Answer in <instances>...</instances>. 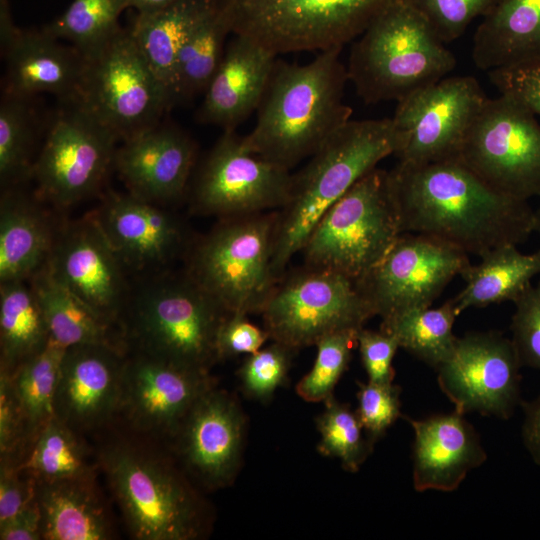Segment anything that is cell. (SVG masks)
Returning <instances> with one entry per match:
<instances>
[{
  "instance_id": "cell-1",
  "label": "cell",
  "mask_w": 540,
  "mask_h": 540,
  "mask_svg": "<svg viewBox=\"0 0 540 540\" xmlns=\"http://www.w3.org/2000/svg\"><path fill=\"white\" fill-rule=\"evenodd\" d=\"M389 176L402 233L432 236L479 257L534 233L528 201L498 192L458 160L398 162Z\"/></svg>"
},
{
  "instance_id": "cell-2",
  "label": "cell",
  "mask_w": 540,
  "mask_h": 540,
  "mask_svg": "<svg viewBox=\"0 0 540 540\" xmlns=\"http://www.w3.org/2000/svg\"><path fill=\"white\" fill-rule=\"evenodd\" d=\"M341 51L319 52L303 65L276 59L255 126L243 136L248 151L290 170L350 120Z\"/></svg>"
},
{
  "instance_id": "cell-3",
  "label": "cell",
  "mask_w": 540,
  "mask_h": 540,
  "mask_svg": "<svg viewBox=\"0 0 540 540\" xmlns=\"http://www.w3.org/2000/svg\"><path fill=\"white\" fill-rule=\"evenodd\" d=\"M398 147L391 118L350 119L293 174L289 199L275 218L272 271L277 281L327 210Z\"/></svg>"
},
{
  "instance_id": "cell-4",
  "label": "cell",
  "mask_w": 540,
  "mask_h": 540,
  "mask_svg": "<svg viewBox=\"0 0 540 540\" xmlns=\"http://www.w3.org/2000/svg\"><path fill=\"white\" fill-rule=\"evenodd\" d=\"M453 53L408 0H388L353 43L346 66L368 104L400 101L448 76Z\"/></svg>"
},
{
  "instance_id": "cell-5",
  "label": "cell",
  "mask_w": 540,
  "mask_h": 540,
  "mask_svg": "<svg viewBox=\"0 0 540 540\" xmlns=\"http://www.w3.org/2000/svg\"><path fill=\"white\" fill-rule=\"evenodd\" d=\"M99 464L134 538L194 540L204 534V502L172 462L121 441L101 451Z\"/></svg>"
},
{
  "instance_id": "cell-6",
  "label": "cell",
  "mask_w": 540,
  "mask_h": 540,
  "mask_svg": "<svg viewBox=\"0 0 540 540\" xmlns=\"http://www.w3.org/2000/svg\"><path fill=\"white\" fill-rule=\"evenodd\" d=\"M388 0H213L231 35L275 55L342 49Z\"/></svg>"
},
{
  "instance_id": "cell-7",
  "label": "cell",
  "mask_w": 540,
  "mask_h": 540,
  "mask_svg": "<svg viewBox=\"0 0 540 540\" xmlns=\"http://www.w3.org/2000/svg\"><path fill=\"white\" fill-rule=\"evenodd\" d=\"M401 234L389 171L376 167L319 220L301 250L304 265L334 271L356 282Z\"/></svg>"
},
{
  "instance_id": "cell-8",
  "label": "cell",
  "mask_w": 540,
  "mask_h": 540,
  "mask_svg": "<svg viewBox=\"0 0 540 540\" xmlns=\"http://www.w3.org/2000/svg\"><path fill=\"white\" fill-rule=\"evenodd\" d=\"M276 213L222 218L194 247L187 273L227 313H261L276 283Z\"/></svg>"
},
{
  "instance_id": "cell-9",
  "label": "cell",
  "mask_w": 540,
  "mask_h": 540,
  "mask_svg": "<svg viewBox=\"0 0 540 540\" xmlns=\"http://www.w3.org/2000/svg\"><path fill=\"white\" fill-rule=\"evenodd\" d=\"M85 58L74 104L125 141L159 124L173 99L138 48L120 28Z\"/></svg>"
},
{
  "instance_id": "cell-10",
  "label": "cell",
  "mask_w": 540,
  "mask_h": 540,
  "mask_svg": "<svg viewBox=\"0 0 540 540\" xmlns=\"http://www.w3.org/2000/svg\"><path fill=\"white\" fill-rule=\"evenodd\" d=\"M227 314L187 272L165 276L138 297L133 333L142 353L209 371L219 361L217 333Z\"/></svg>"
},
{
  "instance_id": "cell-11",
  "label": "cell",
  "mask_w": 540,
  "mask_h": 540,
  "mask_svg": "<svg viewBox=\"0 0 540 540\" xmlns=\"http://www.w3.org/2000/svg\"><path fill=\"white\" fill-rule=\"evenodd\" d=\"M261 314L270 339L296 351L332 333L358 331L374 316L355 281L306 265L278 280Z\"/></svg>"
},
{
  "instance_id": "cell-12",
  "label": "cell",
  "mask_w": 540,
  "mask_h": 540,
  "mask_svg": "<svg viewBox=\"0 0 540 540\" xmlns=\"http://www.w3.org/2000/svg\"><path fill=\"white\" fill-rule=\"evenodd\" d=\"M455 160L502 194L540 198V123L504 95L486 99Z\"/></svg>"
},
{
  "instance_id": "cell-13",
  "label": "cell",
  "mask_w": 540,
  "mask_h": 540,
  "mask_svg": "<svg viewBox=\"0 0 540 540\" xmlns=\"http://www.w3.org/2000/svg\"><path fill=\"white\" fill-rule=\"evenodd\" d=\"M293 174L246 149L236 130H223L202 162L192 187V207L221 218L281 209Z\"/></svg>"
},
{
  "instance_id": "cell-14",
  "label": "cell",
  "mask_w": 540,
  "mask_h": 540,
  "mask_svg": "<svg viewBox=\"0 0 540 540\" xmlns=\"http://www.w3.org/2000/svg\"><path fill=\"white\" fill-rule=\"evenodd\" d=\"M468 254L432 236L402 233L356 286L381 318L430 307L470 265Z\"/></svg>"
},
{
  "instance_id": "cell-15",
  "label": "cell",
  "mask_w": 540,
  "mask_h": 540,
  "mask_svg": "<svg viewBox=\"0 0 540 540\" xmlns=\"http://www.w3.org/2000/svg\"><path fill=\"white\" fill-rule=\"evenodd\" d=\"M488 97L472 76L444 77L397 102L400 163L454 160Z\"/></svg>"
},
{
  "instance_id": "cell-16",
  "label": "cell",
  "mask_w": 540,
  "mask_h": 540,
  "mask_svg": "<svg viewBox=\"0 0 540 540\" xmlns=\"http://www.w3.org/2000/svg\"><path fill=\"white\" fill-rule=\"evenodd\" d=\"M54 118L32 177L40 194L59 207L77 203L98 190L114 165L118 138L74 104Z\"/></svg>"
},
{
  "instance_id": "cell-17",
  "label": "cell",
  "mask_w": 540,
  "mask_h": 540,
  "mask_svg": "<svg viewBox=\"0 0 540 540\" xmlns=\"http://www.w3.org/2000/svg\"><path fill=\"white\" fill-rule=\"evenodd\" d=\"M521 367L512 340L491 331L457 337L451 355L436 369L439 387L456 412L507 419L520 403Z\"/></svg>"
},
{
  "instance_id": "cell-18",
  "label": "cell",
  "mask_w": 540,
  "mask_h": 540,
  "mask_svg": "<svg viewBox=\"0 0 540 540\" xmlns=\"http://www.w3.org/2000/svg\"><path fill=\"white\" fill-rule=\"evenodd\" d=\"M246 432L240 403L215 385L194 404L172 439L185 470L205 489L216 490L235 481Z\"/></svg>"
},
{
  "instance_id": "cell-19",
  "label": "cell",
  "mask_w": 540,
  "mask_h": 540,
  "mask_svg": "<svg viewBox=\"0 0 540 540\" xmlns=\"http://www.w3.org/2000/svg\"><path fill=\"white\" fill-rule=\"evenodd\" d=\"M215 385L209 371L141 352L126 360L119 412L136 430L172 438L198 399Z\"/></svg>"
},
{
  "instance_id": "cell-20",
  "label": "cell",
  "mask_w": 540,
  "mask_h": 540,
  "mask_svg": "<svg viewBox=\"0 0 540 540\" xmlns=\"http://www.w3.org/2000/svg\"><path fill=\"white\" fill-rule=\"evenodd\" d=\"M46 266L52 276L112 323L124 303L120 261L94 215L66 226L55 236Z\"/></svg>"
},
{
  "instance_id": "cell-21",
  "label": "cell",
  "mask_w": 540,
  "mask_h": 540,
  "mask_svg": "<svg viewBox=\"0 0 540 540\" xmlns=\"http://www.w3.org/2000/svg\"><path fill=\"white\" fill-rule=\"evenodd\" d=\"M126 360L115 345L65 349L54 400L55 417L78 433L109 422L120 410Z\"/></svg>"
},
{
  "instance_id": "cell-22",
  "label": "cell",
  "mask_w": 540,
  "mask_h": 540,
  "mask_svg": "<svg viewBox=\"0 0 540 540\" xmlns=\"http://www.w3.org/2000/svg\"><path fill=\"white\" fill-rule=\"evenodd\" d=\"M196 160V145L173 125L147 129L117 148L114 166L129 193L152 203L180 198Z\"/></svg>"
},
{
  "instance_id": "cell-23",
  "label": "cell",
  "mask_w": 540,
  "mask_h": 540,
  "mask_svg": "<svg viewBox=\"0 0 540 540\" xmlns=\"http://www.w3.org/2000/svg\"><path fill=\"white\" fill-rule=\"evenodd\" d=\"M93 215L123 265L164 264L184 243L173 215L130 193L110 194Z\"/></svg>"
},
{
  "instance_id": "cell-24",
  "label": "cell",
  "mask_w": 540,
  "mask_h": 540,
  "mask_svg": "<svg viewBox=\"0 0 540 540\" xmlns=\"http://www.w3.org/2000/svg\"><path fill=\"white\" fill-rule=\"evenodd\" d=\"M277 55L254 41L232 35L197 113L200 122L236 130L257 111Z\"/></svg>"
},
{
  "instance_id": "cell-25",
  "label": "cell",
  "mask_w": 540,
  "mask_h": 540,
  "mask_svg": "<svg viewBox=\"0 0 540 540\" xmlns=\"http://www.w3.org/2000/svg\"><path fill=\"white\" fill-rule=\"evenodd\" d=\"M406 420L414 431L413 486L418 492L454 491L487 458L477 432L456 411Z\"/></svg>"
},
{
  "instance_id": "cell-26",
  "label": "cell",
  "mask_w": 540,
  "mask_h": 540,
  "mask_svg": "<svg viewBox=\"0 0 540 540\" xmlns=\"http://www.w3.org/2000/svg\"><path fill=\"white\" fill-rule=\"evenodd\" d=\"M6 93L30 98L38 93L56 95L64 104L74 101L82 80L85 58L43 28L23 30L4 57Z\"/></svg>"
},
{
  "instance_id": "cell-27",
  "label": "cell",
  "mask_w": 540,
  "mask_h": 540,
  "mask_svg": "<svg viewBox=\"0 0 540 540\" xmlns=\"http://www.w3.org/2000/svg\"><path fill=\"white\" fill-rule=\"evenodd\" d=\"M95 488L94 475L36 481L42 539L112 538V524Z\"/></svg>"
},
{
  "instance_id": "cell-28",
  "label": "cell",
  "mask_w": 540,
  "mask_h": 540,
  "mask_svg": "<svg viewBox=\"0 0 540 540\" xmlns=\"http://www.w3.org/2000/svg\"><path fill=\"white\" fill-rule=\"evenodd\" d=\"M540 54V0H498L473 38L472 59L491 71Z\"/></svg>"
},
{
  "instance_id": "cell-29",
  "label": "cell",
  "mask_w": 540,
  "mask_h": 540,
  "mask_svg": "<svg viewBox=\"0 0 540 540\" xmlns=\"http://www.w3.org/2000/svg\"><path fill=\"white\" fill-rule=\"evenodd\" d=\"M55 236L27 197L5 188L0 207V281L29 280L47 262Z\"/></svg>"
},
{
  "instance_id": "cell-30",
  "label": "cell",
  "mask_w": 540,
  "mask_h": 540,
  "mask_svg": "<svg viewBox=\"0 0 540 540\" xmlns=\"http://www.w3.org/2000/svg\"><path fill=\"white\" fill-rule=\"evenodd\" d=\"M212 5L213 0H176L154 12L136 13L129 27L138 48L174 104L179 52Z\"/></svg>"
},
{
  "instance_id": "cell-31",
  "label": "cell",
  "mask_w": 540,
  "mask_h": 540,
  "mask_svg": "<svg viewBox=\"0 0 540 540\" xmlns=\"http://www.w3.org/2000/svg\"><path fill=\"white\" fill-rule=\"evenodd\" d=\"M461 277L465 287L451 298L458 314L505 301L513 303L540 275V249L523 253L517 245H503L483 254Z\"/></svg>"
},
{
  "instance_id": "cell-32",
  "label": "cell",
  "mask_w": 540,
  "mask_h": 540,
  "mask_svg": "<svg viewBox=\"0 0 540 540\" xmlns=\"http://www.w3.org/2000/svg\"><path fill=\"white\" fill-rule=\"evenodd\" d=\"M29 281L51 341L64 349L85 344L119 346L111 334V323L59 283L46 264Z\"/></svg>"
},
{
  "instance_id": "cell-33",
  "label": "cell",
  "mask_w": 540,
  "mask_h": 540,
  "mask_svg": "<svg viewBox=\"0 0 540 540\" xmlns=\"http://www.w3.org/2000/svg\"><path fill=\"white\" fill-rule=\"evenodd\" d=\"M26 281H9L0 286V371L9 375L49 341L41 306Z\"/></svg>"
},
{
  "instance_id": "cell-34",
  "label": "cell",
  "mask_w": 540,
  "mask_h": 540,
  "mask_svg": "<svg viewBox=\"0 0 540 540\" xmlns=\"http://www.w3.org/2000/svg\"><path fill=\"white\" fill-rule=\"evenodd\" d=\"M458 315L449 299L436 308L410 309L384 317L380 330L392 335L400 348L436 369L454 349L457 337L453 325Z\"/></svg>"
},
{
  "instance_id": "cell-35",
  "label": "cell",
  "mask_w": 540,
  "mask_h": 540,
  "mask_svg": "<svg viewBox=\"0 0 540 540\" xmlns=\"http://www.w3.org/2000/svg\"><path fill=\"white\" fill-rule=\"evenodd\" d=\"M18 467L36 481H57L94 475L87 449L78 432L52 418L29 445Z\"/></svg>"
},
{
  "instance_id": "cell-36",
  "label": "cell",
  "mask_w": 540,
  "mask_h": 540,
  "mask_svg": "<svg viewBox=\"0 0 540 540\" xmlns=\"http://www.w3.org/2000/svg\"><path fill=\"white\" fill-rule=\"evenodd\" d=\"M228 26L213 5L182 46L176 63L175 101L204 93L225 52Z\"/></svg>"
},
{
  "instance_id": "cell-37",
  "label": "cell",
  "mask_w": 540,
  "mask_h": 540,
  "mask_svg": "<svg viewBox=\"0 0 540 540\" xmlns=\"http://www.w3.org/2000/svg\"><path fill=\"white\" fill-rule=\"evenodd\" d=\"M64 352L63 347L49 339L42 350L10 375L25 418L28 447L55 417L54 400Z\"/></svg>"
},
{
  "instance_id": "cell-38",
  "label": "cell",
  "mask_w": 540,
  "mask_h": 540,
  "mask_svg": "<svg viewBox=\"0 0 540 540\" xmlns=\"http://www.w3.org/2000/svg\"><path fill=\"white\" fill-rule=\"evenodd\" d=\"M126 0H72L67 9L43 29L67 41L84 57L101 48L120 28Z\"/></svg>"
},
{
  "instance_id": "cell-39",
  "label": "cell",
  "mask_w": 540,
  "mask_h": 540,
  "mask_svg": "<svg viewBox=\"0 0 540 540\" xmlns=\"http://www.w3.org/2000/svg\"><path fill=\"white\" fill-rule=\"evenodd\" d=\"M29 98L4 92L0 104V180L5 188L32 175L35 120Z\"/></svg>"
},
{
  "instance_id": "cell-40",
  "label": "cell",
  "mask_w": 540,
  "mask_h": 540,
  "mask_svg": "<svg viewBox=\"0 0 540 540\" xmlns=\"http://www.w3.org/2000/svg\"><path fill=\"white\" fill-rule=\"evenodd\" d=\"M324 403V411L316 417L320 434L317 450L323 456L337 458L346 471L356 473L372 453L374 443L348 404L334 396Z\"/></svg>"
},
{
  "instance_id": "cell-41",
  "label": "cell",
  "mask_w": 540,
  "mask_h": 540,
  "mask_svg": "<svg viewBox=\"0 0 540 540\" xmlns=\"http://www.w3.org/2000/svg\"><path fill=\"white\" fill-rule=\"evenodd\" d=\"M355 330L329 334L320 339L311 370L297 383L295 390L306 402H324L333 396L335 386L347 370L356 342Z\"/></svg>"
},
{
  "instance_id": "cell-42",
  "label": "cell",
  "mask_w": 540,
  "mask_h": 540,
  "mask_svg": "<svg viewBox=\"0 0 540 540\" xmlns=\"http://www.w3.org/2000/svg\"><path fill=\"white\" fill-rule=\"evenodd\" d=\"M297 352L280 342L249 354L237 371L243 394L260 402H268L275 391L288 380L293 356Z\"/></svg>"
},
{
  "instance_id": "cell-43",
  "label": "cell",
  "mask_w": 540,
  "mask_h": 540,
  "mask_svg": "<svg viewBox=\"0 0 540 540\" xmlns=\"http://www.w3.org/2000/svg\"><path fill=\"white\" fill-rule=\"evenodd\" d=\"M428 20L442 42L459 38L478 16H484L498 0H408Z\"/></svg>"
},
{
  "instance_id": "cell-44",
  "label": "cell",
  "mask_w": 540,
  "mask_h": 540,
  "mask_svg": "<svg viewBox=\"0 0 540 540\" xmlns=\"http://www.w3.org/2000/svg\"><path fill=\"white\" fill-rule=\"evenodd\" d=\"M358 419L369 439L375 443L401 417L399 386L358 382Z\"/></svg>"
},
{
  "instance_id": "cell-45",
  "label": "cell",
  "mask_w": 540,
  "mask_h": 540,
  "mask_svg": "<svg viewBox=\"0 0 540 540\" xmlns=\"http://www.w3.org/2000/svg\"><path fill=\"white\" fill-rule=\"evenodd\" d=\"M512 342L523 366L540 370V279L514 302Z\"/></svg>"
},
{
  "instance_id": "cell-46",
  "label": "cell",
  "mask_w": 540,
  "mask_h": 540,
  "mask_svg": "<svg viewBox=\"0 0 540 540\" xmlns=\"http://www.w3.org/2000/svg\"><path fill=\"white\" fill-rule=\"evenodd\" d=\"M488 76L500 95L540 116V54L491 70Z\"/></svg>"
},
{
  "instance_id": "cell-47",
  "label": "cell",
  "mask_w": 540,
  "mask_h": 540,
  "mask_svg": "<svg viewBox=\"0 0 540 540\" xmlns=\"http://www.w3.org/2000/svg\"><path fill=\"white\" fill-rule=\"evenodd\" d=\"M356 342L368 381L379 384H391L395 377L393 359L399 347L396 339L379 329L357 331Z\"/></svg>"
},
{
  "instance_id": "cell-48",
  "label": "cell",
  "mask_w": 540,
  "mask_h": 540,
  "mask_svg": "<svg viewBox=\"0 0 540 540\" xmlns=\"http://www.w3.org/2000/svg\"><path fill=\"white\" fill-rule=\"evenodd\" d=\"M270 339L265 329L252 324L247 315L228 313L222 321L216 339L219 360L241 354H252Z\"/></svg>"
},
{
  "instance_id": "cell-49",
  "label": "cell",
  "mask_w": 540,
  "mask_h": 540,
  "mask_svg": "<svg viewBox=\"0 0 540 540\" xmlns=\"http://www.w3.org/2000/svg\"><path fill=\"white\" fill-rule=\"evenodd\" d=\"M28 446L23 411L14 391L11 376L0 371V453L14 458L16 452Z\"/></svg>"
},
{
  "instance_id": "cell-50",
  "label": "cell",
  "mask_w": 540,
  "mask_h": 540,
  "mask_svg": "<svg viewBox=\"0 0 540 540\" xmlns=\"http://www.w3.org/2000/svg\"><path fill=\"white\" fill-rule=\"evenodd\" d=\"M36 498V480L21 470L14 458L1 457L0 524L24 509Z\"/></svg>"
},
{
  "instance_id": "cell-51",
  "label": "cell",
  "mask_w": 540,
  "mask_h": 540,
  "mask_svg": "<svg viewBox=\"0 0 540 540\" xmlns=\"http://www.w3.org/2000/svg\"><path fill=\"white\" fill-rule=\"evenodd\" d=\"M1 540L42 539L41 514L35 498L19 513L0 524Z\"/></svg>"
},
{
  "instance_id": "cell-52",
  "label": "cell",
  "mask_w": 540,
  "mask_h": 540,
  "mask_svg": "<svg viewBox=\"0 0 540 540\" xmlns=\"http://www.w3.org/2000/svg\"><path fill=\"white\" fill-rule=\"evenodd\" d=\"M522 405L525 412L523 442L533 461L540 466V396Z\"/></svg>"
},
{
  "instance_id": "cell-53",
  "label": "cell",
  "mask_w": 540,
  "mask_h": 540,
  "mask_svg": "<svg viewBox=\"0 0 540 540\" xmlns=\"http://www.w3.org/2000/svg\"><path fill=\"white\" fill-rule=\"evenodd\" d=\"M23 30L16 26L9 0H0V48L5 57L15 45Z\"/></svg>"
},
{
  "instance_id": "cell-54",
  "label": "cell",
  "mask_w": 540,
  "mask_h": 540,
  "mask_svg": "<svg viewBox=\"0 0 540 540\" xmlns=\"http://www.w3.org/2000/svg\"><path fill=\"white\" fill-rule=\"evenodd\" d=\"M128 8H133L136 13H150L167 7L176 0H126Z\"/></svg>"
},
{
  "instance_id": "cell-55",
  "label": "cell",
  "mask_w": 540,
  "mask_h": 540,
  "mask_svg": "<svg viewBox=\"0 0 540 540\" xmlns=\"http://www.w3.org/2000/svg\"><path fill=\"white\" fill-rule=\"evenodd\" d=\"M534 232L537 233L540 237V204L535 210Z\"/></svg>"
}]
</instances>
